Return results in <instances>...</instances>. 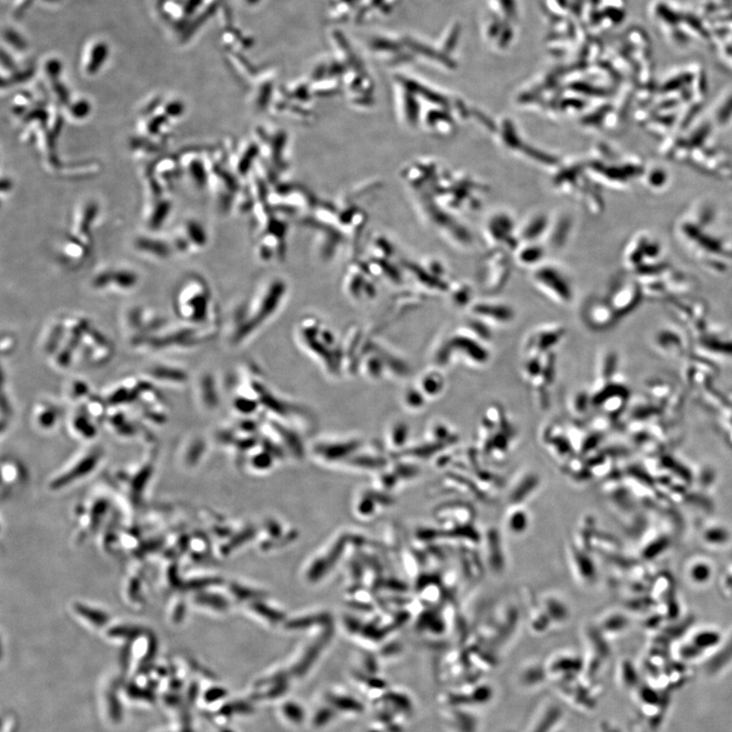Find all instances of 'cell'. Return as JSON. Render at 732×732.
Segmentation results:
<instances>
[{
  "label": "cell",
  "mask_w": 732,
  "mask_h": 732,
  "mask_svg": "<svg viewBox=\"0 0 732 732\" xmlns=\"http://www.w3.org/2000/svg\"><path fill=\"white\" fill-rule=\"evenodd\" d=\"M447 347L451 357L456 352L472 365H485L490 359V353L486 351L481 341L468 333L465 329H461L454 337L450 339Z\"/></svg>",
  "instance_id": "1"
},
{
  "label": "cell",
  "mask_w": 732,
  "mask_h": 732,
  "mask_svg": "<svg viewBox=\"0 0 732 732\" xmlns=\"http://www.w3.org/2000/svg\"><path fill=\"white\" fill-rule=\"evenodd\" d=\"M565 335L566 329L563 327H545L538 329L527 342L526 352L528 357H540L552 351Z\"/></svg>",
  "instance_id": "2"
},
{
  "label": "cell",
  "mask_w": 732,
  "mask_h": 732,
  "mask_svg": "<svg viewBox=\"0 0 732 732\" xmlns=\"http://www.w3.org/2000/svg\"><path fill=\"white\" fill-rule=\"evenodd\" d=\"M536 282L550 297L561 304L570 303L573 292L565 279L561 278L554 270H540L535 276Z\"/></svg>",
  "instance_id": "3"
},
{
  "label": "cell",
  "mask_w": 732,
  "mask_h": 732,
  "mask_svg": "<svg viewBox=\"0 0 732 732\" xmlns=\"http://www.w3.org/2000/svg\"><path fill=\"white\" fill-rule=\"evenodd\" d=\"M473 318H478L482 322H495V324H509L514 320V311L504 304L481 302L471 306Z\"/></svg>",
  "instance_id": "4"
},
{
  "label": "cell",
  "mask_w": 732,
  "mask_h": 732,
  "mask_svg": "<svg viewBox=\"0 0 732 732\" xmlns=\"http://www.w3.org/2000/svg\"><path fill=\"white\" fill-rule=\"evenodd\" d=\"M100 456L101 455H100L99 452H94V453L87 455V457L81 459L74 467L70 468L67 474L61 475L59 477L58 481H55L56 486L70 483V482L74 481L72 479L85 476L88 473H91L96 467L97 463L99 462Z\"/></svg>",
  "instance_id": "5"
},
{
  "label": "cell",
  "mask_w": 732,
  "mask_h": 732,
  "mask_svg": "<svg viewBox=\"0 0 732 732\" xmlns=\"http://www.w3.org/2000/svg\"><path fill=\"white\" fill-rule=\"evenodd\" d=\"M150 374L158 381H174L178 384L188 381V374L183 370L169 366H155L150 370Z\"/></svg>",
  "instance_id": "6"
},
{
  "label": "cell",
  "mask_w": 732,
  "mask_h": 732,
  "mask_svg": "<svg viewBox=\"0 0 732 732\" xmlns=\"http://www.w3.org/2000/svg\"><path fill=\"white\" fill-rule=\"evenodd\" d=\"M72 426L76 433L81 434L84 438H91L96 436V427L91 421L90 415L84 413L77 414L72 421Z\"/></svg>",
  "instance_id": "7"
},
{
  "label": "cell",
  "mask_w": 732,
  "mask_h": 732,
  "mask_svg": "<svg viewBox=\"0 0 732 732\" xmlns=\"http://www.w3.org/2000/svg\"><path fill=\"white\" fill-rule=\"evenodd\" d=\"M59 414L58 410L52 406H42L38 411L37 419L39 426L44 429H52L58 422Z\"/></svg>",
  "instance_id": "8"
},
{
  "label": "cell",
  "mask_w": 732,
  "mask_h": 732,
  "mask_svg": "<svg viewBox=\"0 0 732 732\" xmlns=\"http://www.w3.org/2000/svg\"><path fill=\"white\" fill-rule=\"evenodd\" d=\"M591 403V399L588 397V395L584 392L576 393L573 396L572 399L570 402V412L575 416H583L585 413H587L589 404Z\"/></svg>",
  "instance_id": "9"
},
{
  "label": "cell",
  "mask_w": 732,
  "mask_h": 732,
  "mask_svg": "<svg viewBox=\"0 0 732 732\" xmlns=\"http://www.w3.org/2000/svg\"><path fill=\"white\" fill-rule=\"evenodd\" d=\"M112 282L122 289H131L138 283V277L129 270H117L112 273Z\"/></svg>",
  "instance_id": "10"
},
{
  "label": "cell",
  "mask_w": 732,
  "mask_h": 732,
  "mask_svg": "<svg viewBox=\"0 0 732 732\" xmlns=\"http://www.w3.org/2000/svg\"><path fill=\"white\" fill-rule=\"evenodd\" d=\"M443 386H445V381L440 374H431L429 377H425L424 388L427 394L438 396L443 392Z\"/></svg>",
  "instance_id": "11"
},
{
  "label": "cell",
  "mask_w": 732,
  "mask_h": 732,
  "mask_svg": "<svg viewBox=\"0 0 732 732\" xmlns=\"http://www.w3.org/2000/svg\"><path fill=\"white\" fill-rule=\"evenodd\" d=\"M471 299V293L468 288L463 287L460 289H455L452 293V299H453V303L458 308H462L469 304V300Z\"/></svg>",
  "instance_id": "12"
},
{
  "label": "cell",
  "mask_w": 732,
  "mask_h": 732,
  "mask_svg": "<svg viewBox=\"0 0 732 732\" xmlns=\"http://www.w3.org/2000/svg\"><path fill=\"white\" fill-rule=\"evenodd\" d=\"M140 247L147 251H153V254H156L157 256H166L168 254V249L165 245H162V243L156 242V241L145 240L144 242L140 243Z\"/></svg>",
  "instance_id": "13"
},
{
  "label": "cell",
  "mask_w": 732,
  "mask_h": 732,
  "mask_svg": "<svg viewBox=\"0 0 732 732\" xmlns=\"http://www.w3.org/2000/svg\"><path fill=\"white\" fill-rule=\"evenodd\" d=\"M110 283H112V273L111 272L102 273L93 282L94 287H96L97 289H103Z\"/></svg>",
  "instance_id": "14"
},
{
  "label": "cell",
  "mask_w": 732,
  "mask_h": 732,
  "mask_svg": "<svg viewBox=\"0 0 732 732\" xmlns=\"http://www.w3.org/2000/svg\"><path fill=\"white\" fill-rule=\"evenodd\" d=\"M89 393V386L85 381H74L72 384V394L74 398H83L85 397Z\"/></svg>",
  "instance_id": "15"
},
{
  "label": "cell",
  "mask_w": 732,
  "mask_h": 732,
  "mask_svg": "<svg viewBox=\"0 0 732 732\" xmlns=\"http://www.w3.org/2000/svg\"><path fill=\"white\" fill-rule=\"evenodd\" d=\"M72 115L76 116L77 118L85 117L89 112L88 104L85 103V102H79V103H77L76 105L72 107Z\"/></svg>",
  "instance_id": "16"
},
{
  "label": "cell",
  "mask_w": 732,
  "mask_h": 732,
  "mask_svg": "<svg viewBox=\"0 0 732 732\" xmlns=\"http://www.w3.org/2000/svg\"><path fill=\"white\" fill-rule=\"evenodd\" d=\"M188 230H190V237L193 240L197 241V242H202V237L199 236L200 233H201V229L197 224H190V227H188Z\"/></svg>",
  "instance_id": "17"
},
{
  "label": "cell",
  "mask_w": 732,
  "mask_h": 732,
  "mask_svg": "<svg viewBox=\"0 0 732 732\" xmlns=\"http://www.w3.org/2000/svg\"><path fill=\"white\" fill-rule=\"evenodd\" d=\"M183 107L181 103H174L168 107L167 111L168 113H170V115L176 116L181 115V113L183 112Z\"/></svg>",
  "instance_id": "18"
}]
</instances>
